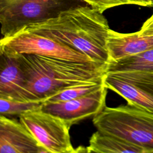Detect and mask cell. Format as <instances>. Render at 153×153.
Returning <instances> with one entry per match:
<instances>
[{
	"label": "cell",
	"mask_w": 153,
	"mask_h": 153,
	"mask_svg": "<svg viewBox=\"0 0 153 153\" xmlns=\"http://www.w3.org/2000/svg\"><path fill=\"white\" fill-rule=\"evenodd\" d=\"M24 29L53 38L85 54L97 64L107 66L110 62L107 39L111 29L108 21L102 13L86 5Z\"/></svg>",
	"instance_id": "cell-1"
},
{
	"label": "cell",
	"mask_w": 153,
	"mask_h": 153,
	"mask_svg": "<svg viewBox=\"0 0 153 153\" xmlns=\"http://www.w3.org/2000/svg\"><path fill=\"white\" fill-rule=\"evenodd\" d=\"M25 76L20 101H44L71 87L102 81L106 66L17 54Z\"/></svg>",
	"instance_id": "cell-2"
},
{
	"label": "cell",
	"mask_w": 153,
	"mask_h": 153,
	"mask_svg": "<svg viewBox=\"0 0 153 153\" xmlns=\"http://www.w3.org/2000/svg\"><path fill=\"white\" fill-rule=\"evenodd\" d=\"M97 131L153 151V112L130 105L105 106L93 118Z\"/></svg>",
	"instance_id": "cell-3"
},
{
	"label": "cell",
	"mask_w": 153,
	"mask_h": 153,
	"mask_svg": "<svg viewBox=\"0 0 153 153\" xmlns=\"http://www.w3.org/2000/svg\"><path fill=\"white\" fill-rule=\"evenodd\" d=\"M86 4L82 0H0L2 37L57 17L61 13Z\"/></svg>",
	"instance_id": "cell-4"
},
{
	"label": "cell",
	"mask_w": 153,
	"mask_h": 153,
	"mask_svg": "<svg viewBox=\"0 0 153 153\" xmlns=\"http://www.w3.org/2000/svg\"><path fill=\"white\" fill-rule=\"evenodd\" d=\"M0 50L16 54H34L72 62L97 64L85 54L53 38L26 29L11 36L2 37L0 41Z\"/></svg>",
	"instance_id": "cell-5"
},
{
	"label": "cell",
	"mask_w": 153,
	"mask_h": 153,
	"mask_svg": "<svg viewBox=\"0 0 153 153\" xmlns=\"http://www.w3.org/2000/svg\"><path fill=\"white\" fill-rule=\"evenodd\" d=\"M20 122L35 138L40 146L52 153H74L69 128L58 117L43 111L41 108L23 113Z\"/></svg>",
	"instance_id": "cell-6"
},
{
	"label": "cell",
	"mask_w": 153,
	"mask_h": 153,
	"mask_svg": "<svg viewBox=\"0 0 153 153\" xmlns=\"http://www.w3.org/2000/svg\"><path fill=\"white\" fill-rule=\"evenodd\" d=\"M103 84L127 103L153 112V73L139 71L106 73Z\"/></svg>",
	"instance_id": "cell-7"
},
{
	"label": "cell",
	"mask_w": 153,
	"mask_h": 153,
	"mask_svg": "<svg viewBox=\"0 0 153 153\" xmlns=\"http://www.w3.org/2000/svg\"><path fill=\"white\" fill-rule=\"evenodd\" d=\"M108 88L103 85L83 97L60 102H43L41 109L63 120L69 128L79 121L94 117L106 106Z\"/></svg>",
	"instance_id": "cell-8"
},
{
	"label": "cell",
	"mask_w": 153,
	"mask_h": 153,
	"mask_svg": "<svg viewBox=\"0 0 153 153\" xmlns=\"http://www.w3.org/2000/svg\"><path fill=\"white\" fill-rule=\"evenodd\" d=\"M110 62L153 48V14L136 32L123 33L110 29L107 39Z\"/></svg>",
	"instance_id": "cell-9"
},
{
	"label": "cell",
	"mask_w": 153,
	"mask_h": 153,
	"mask_svg": "<svg viewBox=\"0 0 153 153\" xmlns=\"http://www.w3.org/2000/svg\"><path fill=\"white\" fill-rule=\"evenodd\" d=\"M39 146L20 121L0 115V153H38Z\"/></svg>",
	"instance_id": "cell-10"
},
{
	"label": "cell",
	"mask_w": 153,
	"mask_h": 153,
	"mask_svg": "<svg viewBox=\"0 0 153 153\" xmlns=\"http://www.w3.org/2000/svg\"><path fill=\"white\" fill-rule=\"evenodd\" d=\"M25 86V76L18 56L0 50V98L19 100Z\"/></svg>",
	"instance_id": "cell-11"
},
{
	"label": "cell",
	"mask_w": 153,
	"mask_h": 153,
	"mask_svg": "<svg viewBox=\"0 0 153 153\" xmlns=\"http://www.w3.org/2000/svg\"><path fill=\"white\" fill-rule=\"evenodd\" d=\"M87 148L98 153H144L139 146L97 130L90 137Z\"/></svg>",
	"instance_id": "cell-12"
},
{
	"label": "cell",
	"mask_w": 153,
	"mask_h": 153,
	"mask_svg": "<svg viewBox=\"0 0 153 153\" xmlns=\"http://www.w3.org/2000/svg\"><path fill=\"white\" fill-rule=\"evenodd\" d=\"M127 71L153 73V48L111 62L106 68V73Z\"/></svg>",
	"instance_id": "cell-13"
},
{
	"label": "cell",
	"mask_w": 153,
	"mask_h": 153,
	"mask_svg": "<svg viewBox=\"0 0 153 153\" xmlns=\"http://www.w3.org/2000/svg\"><path fill=\"white\" fill-rule=\"evenodd\" d=\"M103 85V80L71 87L47 97L44 102H60L78 99L94 92L99 89Z\"/></svg>",
	"instance_id": "cell-14"
},
{
	"label": "cell",
	"mask_w": 153,
	"mask_h": 153,
	"mask_svg": "<svg viewBox=\"0 0 153 153\" xmlns=\"http://www.w3.org/2000/svg\"><path fill=\"white\" fill-rule=\"evenodd\" d=\"M43 101H20L0 98V115H18L28 111L41 109Z\"/></svg>",
	"instance_id": "cell-15"
},
{
	"label": "cell",
	"mask_w": 153,
	"mask_h": 153,
	"mask_svg": "<svg viewBox=\"0 0 153 153\" xmlns=\"http://www.w3.org/2000/svg\"><path fill=\"white\" fill-rule=\"evenodd\" d=\"M94 10L103 13L105 10L114 7L129 4L128 0H82Z\"/></svg>",
	"instance_id": "cell-16"
},
{
	"label": "cell",
	"mask_w": 153,
	"mask_h": 153,
	"mask_svg": "<svg viewBox=\"0 0 153 153\" xmlns=\"http://www.w3.org/2000/svg\"><path fill=\"white\" fill-rule=\"evenodd\" d=\"M129 4H134L140 6L151 7L150 0H128Z\"/></svg>",
	"instance_id": "cell-17"
},
{
	"label": "cell",
	"mask_w": 153,
	"mask_h": 153,
	"mask_svg": "<svg viewBox=\"0 0 153 153\" xmlns=\"http://www.w3.org/2000/svg\"><path fill=\"white\" fill-rule=\"evenodd\" d=\"M74 153H88L87 147L85 148L82 146H79L75 148Z\"/></svg>",
	"instance_id": "cell-18"
},
{
	"label": "cell",
	"mask_w": 153,
	"mask_h": 153,
	"mask_svg": "<svg viewBox=\"0 0 153 153\" xmlns=\"http://www.w3.org/2000/svg\"><path fill=\"white\" fill-rule=\"evenodd\" d=\"M38 153H52V152H50V151L44 148V147L40 146H39V149H38Z\"/></svg>",
	"instance_id": "cell-19"
},
{
	"label": "cell",
	"mask_w": 153,
	"mask_h": 153,
	"mask_svg": "<svg viewBox=\"0 0 153 153\" xmlns=\"http://www.w3.org/2000/svg\"><path fill=\"white\" fill-rule=\"evenodd\" d=\"M151 1V7H153V0H150Z\"/></svg>",
	"instance_id": "cell-20"
},
{
	"label": "cell",
	"mask_w": 153,
	"mask_h": 153,
	"mask_svg": "<svg viewBox=\"0 0 153 153\" xmlns=\"http://www.w3.org/2000/svg\"><path fill=\"white\" fill-rule=\"evenodd\" d=\"M144 153H153V151H149V152H145Z\"/></svg>",
	"instance_id": "cell-21"
}]
</instances>
